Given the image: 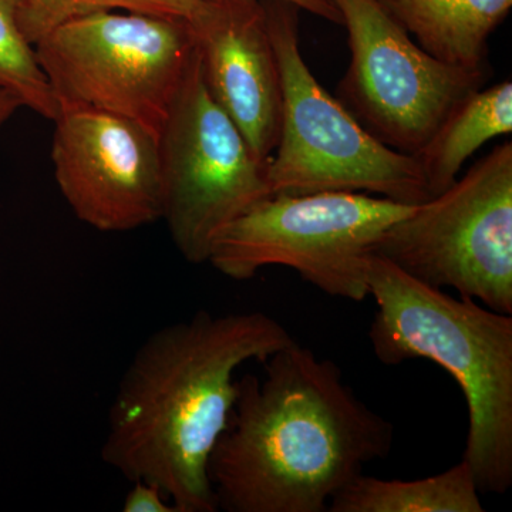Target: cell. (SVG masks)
Here are the masks:
<instances>
[{
    "label": "cell",
    "instance_id": "obj_1",
    "mask_svg": "<svg viewBox=\"0 0 512 512\" xmlns=\"http://www.w3.org/2000/svg\"><path fill=\"white\" fill-rule=\"evenodd\" d=\"M238 380L227 429L208 460L218 510L328 512L330 501L384 460L394 427L367 407L335 362L293 342Z\"/></svg>",
    "mask_w": 512,
    "mask_h": 512
},
{
    "label": "cell",
    "instance_id": "obj_2",
    "mask_svg": "<svg viewBox=\"0 0 512 512\" xmlns=\"http://www.w3.org/2000/svg\"><path fill=\"white\" fill-rule=\"evenodd\" d=\"M295 342L264 312L214 315L158 329L128 363L114 394L104 463L156 484L178 512H215L208 460L238 396L239 367Z\"/></svg>",
    "mask_w": 512,
    "mask_h": 512
},
{
    "label": "cell",
    "instance_id": "obj_3",
    "mask_svg": "<svg viewBox=\"0 0 512 512\" xmlns=\"http://www.w3.org/2000/svg\"><path fill=\"white\" fill-rule=\"evenodd\" d=\"M377 311L369 330L380 363H436L453 377L468 410L463 460L481 494L512 485V315L474 299L453 298L416 281L383 256L367 264Z\"/></svg>",
    "mask_w": 512,
    "mask_h": 512
},
{
    "label": "cell",
    "instance_id": "obj_4",
    "mask_svg": "<svg viewBox=\"0 0 512 512\" xmlns=\"http://www.w3.org/2000/svg\"><path fill=\"white\" fill-rule=\"evenodd\" d=\"M282 83L278 146L268 161L271 194L372 192L406 205L430 200L416 158L384 146L313 76L299 45L298 8L264 2Z\"/></svg>",
    "mask_w": 512,
    "mask_h": 512
},
{
    "label": "cell",
    "instance_id": "obj_5",
    "mask_svg": "<svg viewBox=\"0 0 512 512\" xmlns=\"http://www.w3.org/2000/svg\"><path fill=\"white\" fill-rule=\"evenodd\" d=\"M414 207L363 192L271 194L222 229L208 262L234 281L285 266L326 295L363 302L370 255Z\"/></svg>",
    "mask_w": 512,
    "mask_h": 512
},
{
    "label": "cell",
    "instance_id": "obj_6",
    "mask_svg": "<svg viewBox=\"0 0 512 512\" xmlns=\"http://www.w3.org/2000/svg\"><path fill=\"white\" fill-rule=\"evenodd\" d=\"M33 49L57 106L107 111L160 136L195 39L185 19L103 10L57 26Z\"/></svg>",
    "mask_w": 512,
    "mask_h": 512
},
{
    "label": "cell",
    "instance_id": "obj_7",
    "mask_svg": "<svg viewBox=\"0 0 512 512\" xmlns=\"http://www.w3.org/2000/svg\"><path fill=\"white\" fill-rule=\"evenodd\" d=\"M373 254L421 284L512 315L511 141L416 205L384 232Z\"/></svg>",
    "mask_w": 512,
    "mask_h": 512
},
{
    "label": "cell",
    "instance_id": "obj_8",
    "mask_svg": "<svg viewBox=\"0 0 512 512\" xmlns=\"http://www.w3.org/2000/svg\"><path fill=\"white\" fill-rule=\"evenodd\" d=\"M158 147L163 220L185 261L204 264L222 229L271 195V188L268 163L255 156L208 92L197 47Z\"/></svg>",
    "mask_w": 512,
    "mask_h": 512
},
{
    "label": "cell",
    "instance_id": "obj_9",
    "mask_svg": "<svg viewBox=\"0 0 512 512\" xmlns=\"http://www.w3.org/2000/svg\"><path fill=\"white\" fill-rule=\"evenodd\" d=\"M348 30L350 66L339 101L384 146L416 156L488 69H464L413 42L382 0H332Z\"/></svg>",
    "mask_w": 512,
    "mask_h": 512
},
{
    "label": "cell",
    "instance_id": "obj_10",
    "mask_svg": "<svg viewBox=\"0 0 512 512\" xmlns=\"http://www.w3.org/2000/svg\"><path fill=\"white\" fill-rule=\"evenodd\" d=\"M53 123L57 187L80 221L100 232H128L163 220L157 134L87 107L60 106Z\"/></svg>",
    "mask_w": 512,
    "mask_h": 512
},
{
    "label": "cell",
    "instance_id": "obj_11",
    "mask_svg": "<svg viewBox=\"0 0 512 512\" xmlns=\"http://www.w3.org/2000/svg\"><path fill=\"white\" fill-rule=\"evenodd\" d=\"M190 22L212 99L259 160L278 146L282 83L261 0H204Z\"/></svg>",
    "mask_w": 512,
    "mask_h": 512
},
{
    "label": "cell",
    "instance_id": "obj_12",
    "mask_svg": "<svg viewBox=\"0 0 512 512\" xmlns=\"http://www.w3.org/2000/svg\"><path fill=\"white\" fill-rule=\"evenodd\" d=\"M393 18L431 56L464 69H488V39L512 0H387Z\"/></svg>",
    "mask_w": 512,
    "mask_h": 512
},
{
    "label": "cell",
    "instance_id": "obj_13",
    "mask_svg": "<svg viewBox=\"0 0 512 512\" xmlns=\"http://www.w3.org/2000/svg\"><path fill=\"white\" fill-rule=\"evenodd\" d=\"M512 131L510 80L477 90L458 104L416 156L431 197L447 190L487 141Z\"/></svg>",
    "mask_w": 512,
    "mask_h": 512
},
{
    "label": "cell",
    "instance_id": "obj_14",
    "mask_svg": "<svg viewBox=\"0 0 512 512\" xmlns=\"http://www.w3.org/2000/svg\"><path fill=\"white\" fill-rule=\"evenodd\" d=\"M466 461L420 480H382L360 474L330 501L328 512H483Z\"/></svg>",
    "mask_w": 512,
    "mask_h": 512
},
{
    "label": "cell",
    "instance_id": "obj_15",
    "mask_svg": "<svg viewBox=\"0 0 512 512\" xmlns=\"http://www.w3.org/2000/svg\"><path fill=\"white\" fill-rule=\"evenodd\" d=\"M18 8L19 0H0V86L18 96L23 107L53 121L59 106L20 29Z\"/></svg>",
    "mask_w": 512,
    "mask_h": 512
},
{
    "label": "cell",
    "instance_id": "obj_16",
    "mask_svg": "<svg viewBox=\"0 0 512 512\" xmlns=\"http://www.w3.org/2000/svg\"><path fill=\"white\" fill-rule=\"evenodd\" d=\"M204 0H19L20 29L30 45L57 26L103 10H127L191 20L201 9Z\"/></svg>",
    "mask_w": 512,
    "mask_h": 512
},
{
    "label": "cell",
    "instance_id": "obj_17",
    "mask_svg": "<svg viewBox=\"0 0 512 512\" xmlns=\"http://www.w3.org/2000/svg\"><path fill=\"white\" fill-rule=\"evenodd\" d=\"M124 512H178L170 498L156 484L133 481L123 501Z\"/></svg>",
    "mask_w": 512,
    "mask_h": 512
},
{
    "label": "cell",
    "instance_id": "obj_18",
    "mask_svg": "<svg viewBox=\"0 0 512 512\" xmlns=\"http://www.w3.org/2000/svg\"><path fill=\"white\" fill-rule=\"evenodd\" d=\"M284 2L291 3L296 8L306 10L312 15L329 20V22L342 25V15L332 0H284Z\"/></svg>",
    "mask_w": 512,
    "mask_h": 512
},
{
    "label": "cell",
    "instance_id": "obj_19",
    "mask_svg": "<svg viewBox=\"0 0 512 512\" xmlns=\"http://www.w3.org/2000/svg\"><path fill=\"white\" fill-rule=\"evenodd\" d=\"M22 107L23 103L18 96L0 86V127L5 126Z\"/></svg>",
    "mask_w": 512,
    "mask_h": 512
},
{
    "label": "cell",
    "instance_id": "obj_20",
    "mask_svg": "<svg viewBox=\"0 0 512 512\" xmlns=\"http://www.w3.org/2000/svg\"><path fill=\"white\" fill-rule=\"evenodd\" d=\"M382 2H383V3H386V2H387V0H382Z\"/></svg>",
    "mask_w": 512,
    "mask_h": 512
}]
</instances>
